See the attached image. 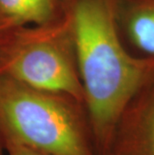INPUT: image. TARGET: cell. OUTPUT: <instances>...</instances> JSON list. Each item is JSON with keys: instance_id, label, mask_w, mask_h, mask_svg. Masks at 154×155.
Returning <instances> with one entry per match:
<instances>
[{"instance_id": "2", "label": "cell", "mask_w": 154, "mask_h": 155, "mask_svg": "<svg viewBox=\"0 0 154 155\" xmlns=\"http://www.w3.org/2000/svg\"><path fill=\"white\" fill-rule=\"evenodd\" d=\"M0 131L4 143L50 155H92L84 102L4 75H0Z\"/></svg>"}, {"instance_id": "3", "label": "cell", "mask_w": 154, "mask_h": 155, "mask_svg": "<svg viewBox=\"0 0 154 155\" xmlns=\"http://www.w3.org/2000/svg\"><path fill=\"white\" fill-rule=\"evenodd\" d=\"M0 75L40 90L84 102L71 25L67 15L0 36Z\"/></svg>"}, {"instance_id": "4", "label": "cell", "mask_w": 154, "mask_h": 155, "mask_svg": "<svg viewBox=\"0 0 154 155\" xmlns=\"http://www.w3.org/2000/svg\"><path fill=\"white\" fill-rule=\"evenodd\" d=\"M115 16L129 50L154 59V0H115Z\"/></svg>"}, {"instance_id": "1", "label": "cell", "mask_w": 154, "mask_h": 155, "mask_svg": "<svg viewBox=\"0 0 154 155\" xmlns=\"http://www.w3.org/2000/svg\"><path fill=\"white\" fill-rule=\"evenodd\" d=\"M91 132L110 141L124 111L154 75V59L129 50L121 37L115 0H64Z\"/></svg>"}, {"instance_id": "8", "label": "cell", "mask_w": 154, "mask_h": 155, "mask_svg": "<svg viewBox=\"0 0 154 155\" xmlns=\"http://www.w3.org/2000/svg\"><path fill=\"white\" fill-rule=\"evenodd\" d=\"M5 149V144H4V140H3L1 131H0V155H3V151Z\"/></svg>"}, {"instance_id": "7", "label": "cell", "mask_w": 154, "mask_h": 155, "mask_svg": "<svg viewBox=\"0 0 154 155\" xmlns=\"http://www.w3.org/2000/svg\"><path fill=\"white\" fill-rule=\"evenodd\" d=\"M5 149L8 152V155H50L41 151L32 149L21 145L13 144V143H4Z\"/></svg>"}, {"instance_id": "9", "label": "cell", "mask_w": 154, "mask_h": 155, "mask_svg": "<svg viewBox=\"0 0 154 155\" xmlns=\"http://www.w3.org/2000/svg\"><path fill=\"white\" fill-rule=\"evenodd\" d=\"M63 1H64V0H63Z\"/></svg>"}, {"instance_id": "6", "label": "cell", "mask_w": 154, "mask_h": 155, "mask_svg": "<svg viewBox=\"0 0 154 155\" xmlns=\"http://www.w3.org/2000/svg\"><path fill=\"white\" fill-rule=\"evenodd\" d=\"M122 116L130 119L131 126L139 130L154 155V75L133 98Z\"/></svg>"}, {"instance_id": "5", "label": "cell", "mask_w": 154, "mask_h": 155, "mask_svg": "<svg viewBox=\"0 0 154 155\" xmlns=\"http://www.w3.org/2000/svg\"><path fill=\"white\" fill-rule=\"evenodd\" d=\"M63 0H0V36L30 25H42L64 16Z\"/></svg>"}]
</instances>
